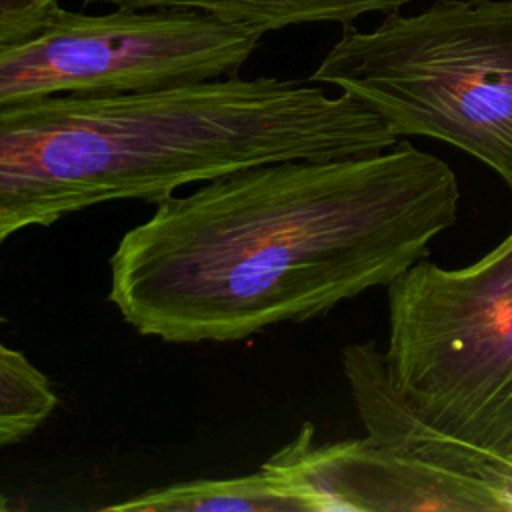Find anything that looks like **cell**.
Instances as JSON below:
<instances>
[{
  "label": "cell",
  "mask_w": 512,
  "mask_h": 512,
  "mask_svg": "<svg viewBox=\"0 0 512 512\" xmlns=\"http://www.w3.org/2000/svg\"><path fill=\"white\" fill-rule=\"evenodd\" d=\"M108 258V300L142 336L236 342L388 288L458 218L438 156L398 140L336 160L226 172L154 202Z\"/></svg>",
  "instance_id": "obj_1"
},
{
  "label": "cell",
  "mask_w": 512,
  "mask_h": 512,
  "mask_svg": "<svg viewBox=\"0 0 512 512\" xmlns=\"http://www.w3.org/2000/svg\"><path fill=\"white\" fill-rule=\"evenodd\" d=\"M398 140L354 96L274 76L2 106L0 246L102 202H158L246 166L378 154Z\"/></svg>",
  "instance_id": "obj_2"
},
{
  "label": "cell",
  "mask_w": 512,
  "mask_h": 512,
  "mask_svg": "<svg viewBox=\"0 0 512 512\" xmlns=\"http://www.w3.org/2000/svg\"><path fill=\"white\" fill-rule=\"evenodd\" d=\"M366 104L398 138L442 140L512 190V0H432L352 24L308 78Z\"/></svg>",
  "instance_id": "obj_3"
},
{
  "label": "cell",
  "mask_w": 512,
  "mask_h": 512,
  "mask_svg": "<svg viewBox=\"0 0 512 512\" xmlns=\"http://www.w3.org/2000/svg\"><path fill=\"white\" fill-rule=\"evenodd\" d=\"M384 366L422 422L512 452V228L470 266L422 258L388 286Z\"/></svg>",
  "instance_id": "obj_4"
},
{
  "label": "cell",
  "mask_w": 512,
  "mask_h": 512,
  "mask_svg": "<svg viewBox=\"0 0 512 512\" xmlns=\"http://www.w3.org/2000/svg\"><path fill=\"white\" fill-rule=\"evenodd\" d=\"M264 32L158 10L68 12L0 46V108L58 94L130 92L234 76Z\"/></svg>",
  "instance_id": "obj_5"
},
{
  "label": "cell",
  "mask_w": 512,
  "mask_h": 512,
  "mask_svg": "<svg viewBox=\"0 0 512 512\" xmlns=\"http://www.w3.org/2000/svg\"><path fill=\"white\" fill-rule=\"evenodd\" d=\"M260 468L304 512H508L504 498L482 480L386 450L368 438L316 444L310 422Z\"/></svg>",
  "instance_id": "obj_6"
},
{
  "label": "cell",
  "mask_w": 512,
  "mask_h": 512,
  "mask_svg": "<svg viewBox=\"0 0 512 512\" xmlns=\"http://www.w3.org/2000/svg\"><path fill=\"white\" fill-rule=\"evenodd\" d=\"M112 10H158L210 16L226 24L272 32L298 24L336 22L342 26L366 14H388L412 0H84Z\"/></svg>",
  "instance_id": "obj_7"
},
{
  "label": "cell",
  "mask_w": 512,
  "mask_h": 512,
  "mask_svg": "<svg viewBox=\"0 0 512 512\" xmlns=\"http://www.w3.org/2000/svg\"><path fill=\"white\" fill-rule=\"evenodd\" d=\"M112 512H304L266 470L166 484L100 506Z\"/></svg>",
  "instance_id": "obj_8"
},
{
  "label": "cell",
  "mask_w": 512,
  "mask_h": 512,
  "mask_svg": "<svg viewBox=\"0 0 512 512\" xmlns=\"http://www.w3.org/2000/svg\"><path fill=\"white\" fill-rule=\"evenodd\" d=\"M0 314V324H4ZM58 408L48 374L0 338V450L38 432Z\"/></svg>",
  "instance_id": "obj_9"
},
{
  "label": "cell",
  "mask_w": 512,
  "mask_h": 512,
  "mask_svg": "<svg viewBox=\"0 0 512 512\" xmlns=\"http://www.w3.org/2000/svg\"><path fill=\"white\" fill-rule=\"evenodd\" d=\"M60 8L58 0H0V46L42 30Z\"/></svg>",
  "instance_id": "obj_10"
},
{
  "label": "cell",
  "mask_w": 512,
  "mask_h": 512,
  "mask_svg": "<svg viewBox=\"0 0 512 512\" xmlns=\"http://www.w3.org/2000/svg\"><path fill=\"white\" fill-rule=\"evenodd\" d=\"M10 508V502H8V498L0 492V512H4V510H8Z\"/></svg>",
  "instance_id": "obj_11"
}]
</instances>
